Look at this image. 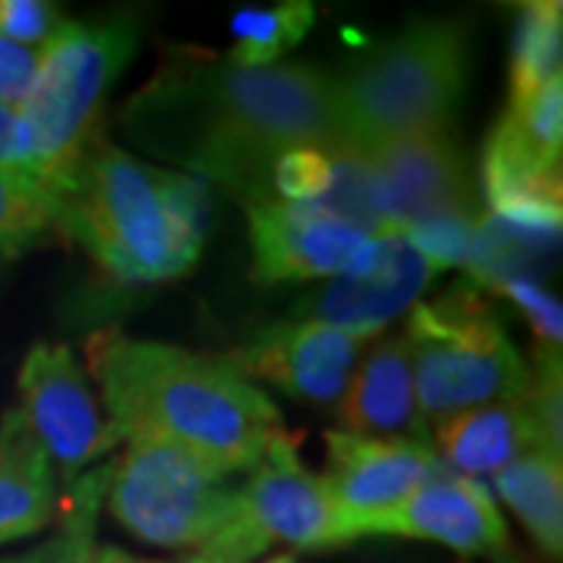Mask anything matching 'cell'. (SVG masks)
Returning a JSON list of instances; mask_svg holds the SVG:
<instances>
[{"mask_svg": "<svg viewBox=\"0 0 563 563\" xmlns=\"http://www.w3.org/2000/svg\"><path fill=\"white\" fill-rule=\"evenodd\" d=\"M122 132L247 207L276 201L273 169L288 151L344 147L335 76L307 63L235 66L201 51L163 63L122 107Z\"/></svg>", "mask_w": 563, "mask_h": 563, "instance_id": "1", "label": "cell"}, {"mask_svg": "<svg viewBox=\"0 0 563 563\" xmlns=\"http://www.w3.org/2000/svg\"><path fill=\"white\" fill-rule=\"evenodd\" d=\"M88 363L120 439L179 448L220 479L254 470L282 432L276 404L225 357L110 329L88 342Z\"/></svg>", "mask_w": 563, "mask_h": 563, "instance_id": "2", "label": "cell"}, {"mask_svg": "<svg viewBox=\"0 0 563 563\" xmlns=\"http://www.w3.org/2000/svg\"><path fill=\"white\" fill-rule=\"evenodd\" d=\"M213 217L210 185L98 141L60 201L63 239H76L110 279L163 285L201 261Z\"/></svg>", "mask_w": 563, "mask_h": 563, "instance_id": "3", "label": "cell"}, {"mask_svg": "<svg viewBox=\"0 0 563 563\" xmlns=\"http://www.w3.org/2000/svg\"><path fill=\"white\" fill-rule=\"evenodd\" d=\"M470 81V41L451 20H420L373 44L335 76L339 129L366 154L413 135H448Z\"/></svg>", "mask_w": 563, "mask_h": 563, "instance_id": "4", "label": "cell"}, {"mask_svg": "<svg viewBox=\"0 0 563 563\" xmlns=\"http://www.w3.org/2000/svg\"><path fill=\"white\" fill-rule=\"evenodd\" d=\"M139 25L117 20H66L44 44L38 79L20 110L35 176L57 198L73 191L85 154L101 141V107L135 57Z\"/></svg>", "mask_w": 563, "mask_h": 563, "instance_id": "5", "label": "cell"}, {"mask_svg": "<svg viewBox=\"0 0 563 563\" xmlns=\"http://www.w3.org/2000/svg\"><path fill=\"white\" fill-rule=\"evenodd\" d=\"M404 339L413 357L422 420L439 422L529 391V363L473 282H457L407 313Z\"/></svg>", "mask_w": 563, "mask_h": 563, "instance_id": "6", "label": "cell"}, {"mask_svg": "<svg viewBox=\"0 0 563 563\" xmlns=\"http://www.w3.org/2000/svg\"><path fill=\"white\" fill-rule=\"evenodd\" d=\"M107 504L139 542L198 551L242 514V492L179 448L132 439L113 463Z\"/></svg>", "mask_w": 563, "mask_h": 563, "instance_id": "7", "label": "cell"}, {"mask_svg": "<svg viewBox=\"0 0 563 563\" xmlns=\"http://www.w3.org/2000/svg\"><path fill=\"white\" fill-rule=\"evenodd\" d=\"M563 88L544 85L523 103H507L483 147V195L488 217L561 239Z\"/></svg>", "mask_w": 563, "mask_h": 563, "instance_id": "8", "label": "cell"}, {"mask_svg": "<svg viewBox=\"0 0 563 563\" xmlns=\"http://www.w3.org/2000/svg\"><path fill=\"white\" fill-rule=\"evenodd\" d=\"M20 413L60 473L63 485L85 476L120 442L88 376L66 344L38 342L22 361Z\"/></svg>", "mask_w": 563, "mask_h": 563, "instance_id": "9", "label": "cell"}, {"mask_svg": "<svg viewBox=\"0 0 563 563\" xmlns=\"http://www.w3.org/2000/svg\"><path fill=\"white\" fill-rule=\"evenodd\" d=\"M361 157L385 232L448 213H483L466 157L448 135L388 141Z\"/></svg>", "mask_w": 563, "mask_h": 563, "instance_id": "10", "label": "cell"}, {"mask_svg": "<svg viewBox=\"0 0 563 563\" xmlns=\"http://www.w3.org/2000/svg\"><path fill=\"white\" fill-rule=\"evenodd\" d=\"M435 269L410 247L401 232L369 235L347 269L325 282L295 320H317L344 332L376 339L385 322L410 310Z\"/></svg>", "mask_w": 563, "mask_h": 563, "instance_id": "11", "label": "cell"}, {"mask_svg": "<svg viewBox=\"0 0 563 563\" xmlns=\"http://www.w3.org/2000/svg\"><path fill=\"white\" fill-rule=\"evenodd\" d=\"M325 451L329 473L322 479L347 544L366 539V529L383 514L444 470L429 442L325 432Z\"/></svg>", "mask_w": 563, "mask_h": 563, "instance_id": "12", "label": "cell"}, {"mask_svg": "<svg viewBox=\"0 0 563 563\" xmlns=\"http://www.w3.org/2000/svg\"><path fill=\"white\" fill-rule=\"evenodd\" d=\"M369 344V335L344 332L325 322L288 320L257 332L232 363L251 383L263 379L298 401L339 407Z\"/></svg>", "mask_w": 563, "mask_h": 563, "instance_id": "13", "label": "cell"}, {"mask_svg": "<svg viewBox=\"0 0 563 563\" xmlns=\"http://www.w3.org/2000/svg\"><path fill=\"white\" fill-rule=\"evenodd\" d=\"M242 507L269 542L301 551L344 548L342 520L325 479L301 461L298 439L282 429L242 488Z\"/></svg>", "mask_w": 563, "mask_h": 563, "instance_id": "14", "label": "cell"}, {"mask_svg": "<svg viewBox=\"0 0 563 563\" xmlns=\"http://www.w3.org/2000/svg\"><path fill=\"white\" fill-rule=\"evenodd\" d=\"M247 232L251 276L257 285L332 279L369 239L320 203L285 201L247 207Z\"/></svg>", "mask_w": 563, "mask_h": 563, "instance_id": "15", "label": "cell"}, {"mask_svg": "<svg viewBox=\"0 0 563 563\" xmlns=\"http://www.w3.org/2000/svg\"><path fill=\"white\" fill-rule=\"evenodd\" d=\"M373 536H401L435 542L463 558H501L510 548L507 526L492 492L479 479L442 470L366 529Z\"/></svg>", "mask_w": 563, "mask_h": 563, "instance_id": "16", "label": "cell"}, {"mask_svg": "<svg viewBox=\"0 0 563 563\" xmlns=\"http://www.w3.org/2000/svg\"><path fill=\"white\" fill-rule=\"evenodd\" d=\"M335 413L342 422L339 432L363 439L426 442V420L413 383V357L404 332L385 335L363 351Z\"/></svg>", "mask_w": 563, "mask_h": 563, "instance_id": "17", "label": "cell"}, {"mask_svg": "<svg viewBox=\"0 0 563 563\" xmlns=\"http://www.w3.org/2000/svg\"><path fill=\"white\" fill-rule=\"evenodd\" d=\"M57 470L20 410L0 417V544L38 536L60 517Z\"/></svg>", "mask_w": 563, "mask_h": 563, "instance_id": "18", "label": "cell"}, {"mask_svg": "<svg viewBox=\"0 0 563 563\" xmlns=\"http://www.w3.org/2000/svg\"><path fill=\"white\" fill-rule=\"evenodd\" d=\"M544 448L542 429L532 413L529 398L485 404L463 410L435 426V454L444 470L461 476H495L520 454Z\"/></svg>", "mask_w": 563, "mask_h": 563, "instance_id": "19", "label": "cell"}, {"mask_svg": "<svg viewBox=\"0 0 563 563\" xmlns=\"http://www.w3.org/2000/svg\"><path fill=\"white\" fill-rule=\"evenodd\" d=\"M492 488L517 514L544 558L563 551V466L561 454L532 448L492 476Z\"/></svg>", "mask_w": 563, "mask_h": 563, "instance_id": "20", "label": "cell"}, {"mask_svg": "<svg viewBox=\"0 0 563 563\" xmlns=\"http://www.w3.org/2000/svg\"><path fill=\"white\" fill-rule=\"evenodd\" d=\"M563 7L558 0H536L520 7L510 54V101L523 103L544 85L561 79Z\"/></svg>", "mask_w": 563, "mask_h": 563, "instance_id": "21", "label": "cell"}, {"mask_svg": "<svg viewBox=\"0 0 563 563\" xmlns=\"http://www.w3.org/2000/svg\"><path fill=\"white\" fill-rule=\"evenodd\" d=\"M317 22L310 0H285L276 7H244L232 16V51L225 60L235 66H273L298 47Z\"/></svg>", "mask_w": 563, "mask_h": 563, "instance_id": "22", "label": "cell"}, {"mask_svg": "<svg viewBox=\"0 0 563 563\" xmlns=\"http://www.w3.org/2000/svg\"><path fill=\"white\" fill-rule=\"evenodd\" d=\"M47 239H63L60 198L35 176L0 166V254L20 257Z\"/></svg>", "mask_w": 563, "mask_h": 563, "instance_id": "23", "label": "cell"}, {"mask_svg": "<svg viewBox=\"0 0 563 563\" xmlns=\"http://www.w3.org/2000/svg\"><path fill=\"white\" fill-rule=\"evenodd\" d=\"M479 220L483 213H448V217H435L420 225L401 229V235L422 261L439 273L444 266H466Z\"/></svg>", "mask_w": 563, "mask_h": 563, "instance_id": "24", "label": "cell"}, {"mask_svg": "<svg viewBox=\"0 0 563 563\" xmlns=\"http://www.w3.org/2000/svg\"><path fill=\"white\" fill-rule=\"evenodd\" d=\"M332 151L322 147H298L288 151L273 169L276 201L285 203H320L332 188Z\"/></svg>", "mask_w": 563, "mask_h": 563, "instance_id": "25", "label": "cell"}, {"mask_svg": "<svg viewBox=\"0 0 563 563\" xmlns=\"http://www.w3.org/2000/svg\"><path fill=\"white\" fill-rule=\"evenodd\" d=\"M110 473H113V463H101L63 492L76 504V542L69 548L66 563H91L95 558V548H98L95 529H98V517H101V501L107 498Z\"/></svg>", "mask_w": 563, "mask_h": 563, "instance_id": "26", "label": "cell"}, {"mask_svg": "<svg viewBox=\"0 0 563 563\" xmlns=\"http://www.w3.org/2000/svg\"><path fill=\"white\" fill-rule=\"evenodd\" d=\"M492 291L504 295L514 307L523 310V317L532 325L536 339L542 347H561L563 317L561 301L539 285V279H504Z\"/></svg>", "mask_w": 563, "mask_h": 563, "instance_id": "27", "label": "cell"}, {"mask_svg": "<svg viewBox=\"0 0 563 563\" xmlns=\"http://www.w3.org/2000/svg\"><path fill=\"white\" fill-rule=\"evenodd\" d=\"M269 539L263 536L257 526L251 523V517L242 514L229 526H222L220 532L203 542L198 551H191L181 561H151V563H251L254 558H261L263 551L269 548Z\"/></svg>", "mask_w": 563, "mask_h": 563, "instance_id": "28", "label": "cell"}, {"mask_svg": "<svg viewBox=\"0 0 563 563\" xmlns=\"http://www.w3.org/2000/svg\"><path fill=\"white\" fill-rule=\"evenodd\" d=\"M60 7L44 0H0V38L44 47L63 25Z\"/></svg>", "mask_w": 563, "mask_h": 563, "instance_id": "29", "label": "cell"}, {"mask_svg": "<svg viewBox=\"0 0 563 563\" xmlns=\"http://www.w3.org/2000/svg\"><path fill=\"white\" fill-rule=\"evenodd\" d=\"M41 54L44 47H29L16 41L0 38V103L10 110H20L32 85L38 79Z\"/></svg>", "mask_w": 563, "mask_h": 563, "instance_id": "30", "label": "cell"}, {"mask_svg": "<svg viewBox=\"0 0 563 563\" xmlns=\"http://www.w3.org/2000/svg\"><path fill=\"white\" fill-rule=\"evenodd\" d=\"M73 542H76V504L63 495L60 529L47 542L35 544L22 554H13V558H0V563H66Z\"/></svg>", "mask_w": 563, "mask_h": 563, "instance_id": "31", "label": "cell"}, {"mask_svg": "<svg viewBox=\"0 0 563 563\" xmlns=\"http://www.w3.org/2000/svg\"><path fill=\"white\" fill-rule=\"evenodd\" d=\"M0 166L35 176V163H32L29 144H25V135H22L20 113L3 107V103H0Z\"/></svg>", "mask_w": 563, "mask_h": 563, "instance_id": "32", "label": "cell"}, {"mask_svg": "<svg viewBox=\"0 0 563 563\" xmlns=\"http://www.w3.org/2000/svg\"><path fill=\"white\" fill-rule=\"evenodd\" d=\"M91 563H151V561H139V558H132L129 551H122V548H117V544H98Z\"/></svg>", "mask_w": 563, "mask_h": 563, "instance_id": "33", "label": "cell"}, {"mask_svg": "<svg viewBox=\"0 0 563 563\" xmlns=\"http://www.w3.org/2000/svg\"><path fill=\"white\" fill-rule=\"evenodd\" d=\"M263 563H298V558L295 554H276V558H269V561Z\"/></svg>", "mask_w": 563, "mask_h": 563, "instance_id": "34", "label": "cell"}, {"mask_svg": "<svg viewBox=\"0 0 563 563\" xmlns=\"http://www.w3.org/2000/svg\"><path fill=\"white\" fill-rule=\"evenodd\" d=\"M501 563H520V561H501Z\"/></svg>", "mask_w": 563, "mask_h": 563, "instance_id": "35", "label": "cell"}]
</instances>
